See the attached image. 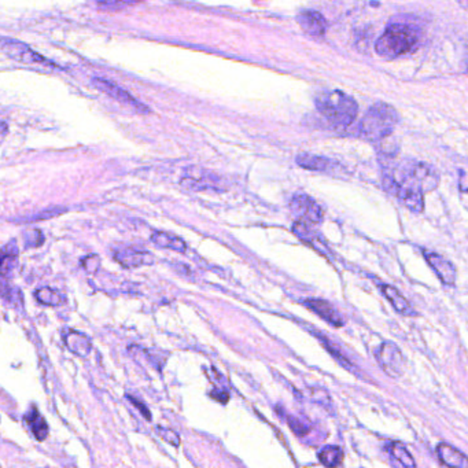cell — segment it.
<instances>
[{
  "instance_id": "6da1fadb",
  "label": "cell",
  "mask_w": 468,
  "mask_h": 468,
  "mask_svg": "<svg viewBox=\"0 0 468 468\" xmlns=\"http://www.w3.org/2000/svg\"><path fill=\"white\" fill-rule=\"evenodd\" d=\"M420 41L419 31L408 24H392L375 44L379 56L386 59H396L402 55L412 53Z\"/></svg>"
},
{
  "instance_id": "7a4b0ae2",
  "label": "cell",
  "mask_w": 468,
  "mask_h": 468,
  "mask_svg": "<svg viewBox=\"0 0 468 468\" xmlns=\"http://www.w3.org/2000/svg\"><path fill=\"white\" fill-rule=\"evenodd\" d=\"M316 108L327 121L337 128L352 126L357 117V102L342 91H327L316 98Z\"/></svg>"
},
{
  "instance_id": "3957f363",
  "label": "cell",
  "mask_w": 468,
  "mask_h": 468,
  "mask_svg": "<svg viewBox=\"0 0 468 468\" xmlns=\"http://www.w3.org/2000/svg\"><path fill=\"white\" fill-rule=\"evenodd\" d=\"M398 123L396 108L378 102L368 108L359 124V135L370 142H380L390 136Z\"/></svg>"
},
{
  "instance_id": "277c9868",
  "label": "cell",
  "mask_w": 468,
  "mask_h": 468,
  "mask_svg": "<svg viewBox=\"0 0 468 468\" xmlns=\"http://www.w3.org/2000/svg\"><path fill=\"white\" fill-rule=\"evenodd\" d=\"M395 180L404 187H410L424 193H429L437 188L439 183V176L435 169L422 163H410L400 166L395 175Z\"/></svg>"
},
{
  "instance_id": "5b68a950",
  "label": "cell",
  "mask_w": 468,
  "mask_h": 468,
  "mask_svg": "<svg viewBox=\"0 0 468 468\" xmlns=\"http://www.w3.org/2000/svg\"><path fill=\"white\" fill-rule=\"evenodd\" d=\"M375 357L379 365L392 377H401L405 368V357L400 347L393 342H383L375 350Z\"/></svg>"
},
{
  "instance_id": "8992f818",
  "label": "cell",
  "mask_w": 468,
  "mask_h": 468,
  "mask_svg": "<svg viewBox=\"0 0 468 468\" xmlns=\"http://www.w3.org/2000/svg\"><path fill=\"white\" fill-rule=\"evenodd\" d=\"M383 185L392 195H396L397 198L400 199L410 210H412L414 213L423 212L424 200H423V193L422 191L400 185L392 175H387L385 178Z\"/></svg>"
},
{
  "instance_id": "52a82bcc",
  "label": "cell",
  "mask_w": 468,
  "mask_h": 468,
  "mask_svg": "<svg viewBox=\"0 0 468 468\" xmlns=\"http://www.w3.org/2000/svg\"><path fill=\"white\" fill-rule=\"evenodd\" d=\"M290 208L300 221H305L307 224H319L323 220L322 208L306 194L294 195L290 202Z\"/></svg>"
},
{
  "instance_id": "ba28073f",
  "label": "cell",
  "mask_w": 468,
  "mask_h": 468,
  "mask_svg": "<svg viewBox=\"0 0 468 468\" xmlns=\"http://www.w3.org/2000/svg\"><path fill=\"white\" fill-rule=\"evenodd\" d=\"M92 84L95 86V88L106 93L108 96H111L113 99L124 103V105H128L131 108H136L138 111H143V113H147L148 108H146L144 105H142L139 101H136L128 91L118 87L117 84L111 83V81H108L105 78H101V77H95L92 80Z\"/></svg>"
},
{
  "instance_id": "9c48e42d",
  "label": "cell",
  "mask_w": 468,
  "mask_h": 468,
  "mask_svg": "<svg viewBox=\"0 0 468 468\" xmlns=\"http://www.w3.org/2000/svg\"><path fill=\"white\" fill-rule=\"evenodd\" d=\"M1 50L4 54L9 55L10 58L22 62V63H43L46 62V58H43L41 55L37 54L34 50H31L26 44L24 43H19L14 40H7L4 39L1 41Z\"/></svg>"
},
{
  "instance_id": "30bf717a",
  "label": "cell",
  "mask_w": 468,
  "mask_h": 468,
  "mask_svg": "<svg viewBox=\"0 0 468 468\" xmlns=\"http://www.w3.org/2000/svg\"><path fill=\"white\" fill-rule=\"evenodd\" d=\"M424 258L432 267L438 279L448 286H453L456 282V268L448 258L434 252H424Z\"/></svg>"
},
{
  "instance_id": "8fae6325",
  "label": "cell",
  "mask_w": 468,
  "mask_h": 468,
  "mask_svg": "<svg viewBox=\"0 0 468 468\" xmlns=\"http://www.w3.org/2000/svg\"><path fill=\"white\" fill-rule=\"evenodd\" d=\"M297 21L301 26V29L307 34L309 36L320 37L325 36L327 31V22L325 19L316 10H302Z\"/></svg>"
},
{
  "instance_id": "7c38bea8",
  "label": "cell",
  "mask_w": 468,
  "mask_h": 468,
  "mask_svg": "<svg viewBox=\"0 0 468 468\" xmlns=\"http://www.w3.org/2000/svg\"><path fill=\"white\" fill-rule=\"evenodd\" d=\"M305 305L313 310L316 315H319L322 319H325L327 323L335 327H341L343 325V317L341 313L331 305L330 302L323 300H306Z\"/></svg>"
},
{
  "instance_id": "4fadbf2b",
  "label": "cell",
  "mask_w": 468,
  "mask_h": 468,
  "mask_svg": "<svg viewBox=\"0 0 468 468\" xmlns=\"http://www.w3.org/2000/svg\"><path fill=\"white\" fill-rule=\"evenodd\" d=\"M116 260L126 268H138L142 265H150L154 257L150 253L136 249H121L116 253Z\"/></svg>"
},
{
  "instance_id": "5bb4252c",
  "label": "cell",
  "mask_w": 468,
  "mask_h": 468,
  "mask_svg": "<svg viewBox=\"0 0 468 468\" xmlns=\"http://www.w3.org/2000/svg\"><path fill=\"white\" fill-rule=\"evenodd\" d=\"M439 460L449 468H467L468 457L460 450L450 447L448 444H441L437 448Z\"/></svg>"
},
{
  "instance_id": "9a60e30c",
  "label": "cell",
  "mask_w": 468,
  "mask_h": 468,
  "mask_svg": "<svg viewBox=\"0 0 468 468\" xmlns=\"http://www.w3.org/2000/svg\"><path fill=\"white\" fill-rule=\"evenodd\" d=\"M380 288H382L383 295L387 298V301L393 305V307L396 309L400 315H404V316H412L414 315L412 306L410 305L407 298L397 288L389 286V285H383Z\"/></svg>"
},
{
  "instance_id": "2e32d148",
  "label": "cell",
  "mask_w": 468,
  "mask_h": 468,
  "mask_svg": "<svg viewBox=\"0 0 468 468\" xmlns=\"http://www.w3.org/2000/svg\"><path fill=\"white\" fill-rule=\"evenodd\" d=\"M63 341L66 343L68 349L74 355H78L81 357H86L91 352L90 338L81 332L77 331H68L63 335Z\"/></svg>"
},
{
  "instance_id": "e0dca14e",
  "label": "cell",
  "mask_w": 468,
  "mask_h": 468,
  "mask_svg": "<svg viewBox=\"0 0 468 468\" xmlns=\"http://www.w3.org/2000/svg\"><path fill=\"white\" fill-rule=\"evenodd\" d=\"M297 163L304 168V169H307V171H315V172H325V171H328L330 168H332L335 163H332L330 158L327 157H322V156H313V154H300L297 158H295Z\"/></svg>"
},
{
  "instance_id": "ac0fdd59",
  "label": "cell",
  "mask_w": 468,
  "mask_h": 468,
  "mask_svg": "<svg viewBox=\"0 0 468 468\" xmlns=\"http://www.w3.org/2000/svg\"><path fill=\"white\" fill-rule=\"evenodd\" d=\"M151 240L154 245L163 249H171L178 253H184L187 246L184 240L176 236V235L168 234V233H154L151 236Z\"/></svg>"
},
{
  "instance_id": "d6986e66",
  "label": "cell",
  "mask_w": 468,
  "mask_h": 468,
  "mask_svg": "<svg viewBox=\"0 0 468 468\" xmlns=\"http://www.w3.org/2000/svg\"><path fill=\"white\" fill-rule=\"evenodd\" d=\"M35 297L40 304L49 306L62 305L65 301L63 295L59 291L50 288H39L35 292Z\"/></svg>"
},
{
  "instance_id": "ffe728a7",
  "label": "cell",
  "mask_w": 468,
  "mask_h": 468,
  "mask_svg": "<svg viewBox=\"0 0 468 468\" xmlns=\"http://www.w3.org/2000/svg\"><path fill=\"white\" fill-rule=\"evenodd\" d=\"M343 453L338 447H325V449L319 453V460L327 468L338 467L342 463Z\"/></svg>"
},
{
  "instance_id": "44dd1931",
  "label": "cell",
  "mask_w": 468,
  "mask_h": 468,
  "mask_svg": "<svg viewBox=\"0 0 468 468\" xmlns=\"http://www.w3.org/2000/svg\"><path fill=\"white\" fill-rule=\"evenodd\" d=\"M26 422L31 426L32 432H34L35 437H36L39 441H43L47 437V434H49V426H47L46 420L40 414H37L36 408L34 411H31L29 416H26Z\"/></svg>"
},
{
  "instance_id": "7402d4cb",
  "label": "cell",
  "mask_w": 468,
  "mask_h": 468,
  "mask_svg": "<svg viewBox=\"0 0 468 468\" xmlns=\"http://www.w3.org/2000/svg\"><path fill=\"white\" fill-rule=\"evenodd\" d=\"M389 452L392 453V456L396 459L397 462H398L402 467H416V463H414L412 454L408 452V449H407L404 445H401V444H398V442H395V444L389 445Z\"/></svg>"
},
{
  "instance_id": "603a6c76",
  "label": "cell",
  "mask_w": 468,
  "mask_h": 468,
  "mask_svg": "<svg viewBox=\"0 0 468 468\" xmlns=\"http://www.w3.org/2000/svg\"><path fill=\"white\" fill-rule=\"evenodd\" d=\"M292 231H294V234L297 235L298 238H301L302 240H305V242L312 243L315 240V234L310 230L309 224L305 221H300V220L295 221L294 225H292Z\"/></svg>"
},
{
  "instance_id": "cb8c5ba5",
  "label": "cell",
  "mask_w": 468,
  "mask_h": 468,
  "mask_svg": "<svg viewBox=\"0 0 468 468\" xmlns=\"http://www.w3.org/2000/svg\"><path fill=\"white\" fill-rule=\"evenodd\" d=\"M133 4L135 3H131V1H102V3H98V9H101L103 11H118V10H123V9L133 6Z\"/></svg>"
},
{
  "instance_id": "d4e9b609",
  "label": "cell",
  "mask_w": 468,
  "mask_h": 468,
  "mask_svg": "<svg viewBox=\"0 0 468 468\" xmlns=\"http://www.w3.org/2000/svg\"><path fill=\"white\" fill-rule=\"evenodd\" d=\"M157 432H158V435L163 438L165 442L171 444L172 447H179V444H180V438H179L178 432H172V430H169V429H161V427H158Z\"/></svg>"
},
{
  "instance_id": "484cf974",
  "label": "cell",
  "mask_w": 468,
  "mask_h": 468,
  "mask_svg": "<svg viewBox=\"0 0 468 468\" xmlns=\"http://www.w3.org/2000/svg\"><path fill=\"white\" fill-rule=\"evenodd\" d=\"M129 400H131V402L141 411V414H144L146 416V419H151V414H150V411H148V408L144 405V404H142L141 401H138L136 398H133V397H128Z\"/></svg>"
},
{
  "instance_id": "4316f807",
  "label": "cell",
  "mask_w": 468,
  "mask_h": 468,
  "mask_svg": "<svg viewBox=\"0 0 468 468\" xmlns=\"http://www.w3.org/2000/svg\"><path fill=\"white\" fill-rule=\"evenodd\" d=\"M61 212H56V210H46V212H41L39 213L36 216H32V220L31 221H39V220H43V218H50V217L58 216Z\"/></svg>"
},
{
  "instance_id": "83f0119b",
  "label": "cell",
  "mask_w": 468,
  "mask_h": 468,
  "mask_svg": "<svg viewBox=\"0 0 468 468\" xmlns=\"http://www.w3.org/2000/svg\"><path fill=\"white\" fill-rule=\"evenodd\" d=\"M460 6H463V7L468 9V0L467 1H460Z\"/></svg>"
},
{
  "instance_id": "f1b7e54d",
  "label": "cell",
  "mask_w": 468,
  "mask_h": 468,
  "mask_svg": "<svg viewBox=\"0 0 468 468\" xmlns=\"http://www.w3.org/2000/svg\"><path fill=\"white\" fill-rule=\"evenodd\" d=\"M467 71H468V61H467Z\"/></svg>"
}]
</instances>
